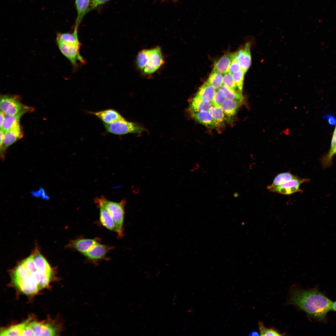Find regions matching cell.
Masks as SVG:
<instances>
[{"label": "cell", "instance_id": "obj_1", "mask_svg": "<svg viewBox=\"0 0 336 336\" xmlns=\"http://www.w3.org/2000/svg\"><path fill=\"white\" fill-rule=\"evenodd\" d=\"M333 302L315 289L304 290L293 285L290 289L287 304L296 306L309 316L318 320H324L332 310Z\"/></svg>", "mask_w": 336, "mask_h": 336}, {"label": "cell", "instance_id": "obj_2", "mask_svg": "<svg viewBox=\"0 0 336 336\" xmlns=\"http://www.w3.org/2000/svg\"><path fill=\"white\" fill-rule=\"evenodd\" d=\"M78 28L75 26L72 33H58L56 38L60 52L70 61L75 69L78 67L79 62L82 64L85 63L80 53L81 44L78 37Z\"/></svg>", "mask_w": 336, "mask_h": 336}, {"label": "cell", "instance_id": "obj_3", "mask_svg": "<svg viewBox=\"0 0 336 336\" xmlns=\"http://www.w3.org/2000/svg\"><path fill=\"white\" fill-rule=\"evenodd\" d=\"M164 63L161 50L159 46L141 50L138 53L136 59L137 67L147 74L155 72Z\"/></svg>", "mask_w": 336, "mask_h": 336}, {"label": "cell", "instance_id": "obj_4", "mask_svg": "<svg viewBox=\"0 0 336 336\" xmlns=\"http://www.w3.org/2000/svg\"><path fill=\"white\" fill-rule=\"evenodd\" d=\"M95 202L99 208L102 207L108 212L117 225L122 238L124 236L123 226L125 199L117 203L109 201L105 197L101 196L95 198Z\"/></svg>", "mask_w": 336, "mask_h": 336}, {"label": "cell", "instance_id": "obj_5", "mask_svg": "<svg viewBox=\"0 0 336 336\" xmlns=\"http://www.w3.org/2000/svg\"><path fill=\"white\" fill-rule=\"evenodd\" d=\"M106 131L110 133L121 135L128 133H140L144 128L134 123L126 121L120 120L109 124H103Z\"/></svg>", "mask_w": 336, "mask_h": 336}, {"label": "cell", "instance_id": "obj_6", "mask_svg": "<svg viewBox=\"0 0 336 336\" xmlns=\"http://www.w3.org/2000/svg\"><path fill=\"white\" fill-rule=\"evenodd\" d=\"M309 181L310 180L307 178L301 179L298 177L288 181L279 186L273 187H267V189L272 192L289 195L296 192H302V190L300 189V185Z\"/></svg>", "mask_w": 336, "mask_h": 336}, {"label": "cell", "instance_id": "obj_7", "mask_svg": "<svg viewBox=\"0 0 336 336\" xmlns=\"http://www.w3.org/2000/svg\"><path fill=\"white\" fill-rule=\"evenodd\" d=\"M0 108L5 115L16 114L27 108L16 97L9 95H3L1 97Z\"/></svg>", "mask_w": 336, "mask_h": 336}, {"label": "cell", "instance_id": "obj_8", "mask_svg": "<svg viewBox=\"0 0 336 336\" xmlns=\"http://www.w3.org/2000/svg\"><path fill=\"white\" fill-rule=\"evenodd\" d=\"M22 137L20 124L4 132L2 145L0 147V157L3 160L5 158V152L11 145Z\"/></svg>", "mask_w": 336, "mask_h": 336}, {"label": "cell", "instance_id": "obj_9", "mask_svg": "<svg viewBox=\"0 0 336 336\" xmlns=\"http://www.w3.org/2000/svg\"><path fill=\"white\" fill-rule=\"evenodd\" d=\"M12 279L15 286L25 294H34L40 289L38 284L31 276L24 279L12 277Z\"/></svg>", "mask_w": 336, "mask_h": 336}, {"label": "cell", "instance_id": "obj_10", "mask_svg": "<svg viewBox=\"0 0 336 336\" xmlns=\"http://www.w3.org/2000/svg\"><path fill=\"white\" fill-rule=\"evenodd\" d=\"M250 44L245 43L236 52L234 53V58L239 63L242 70L245 73L248 70L251 64Z\"/></svg>", "mask_w": 336, "mask_h": 336}, {"label": "cell", "instance_id": "obj_11", "mask_svg": "<svg viewBox=\"0 0 336 336\" xmlns=\"http://www.w3.org/2000/svg\"><path fill=\"white\" fill-rule=\"evenodd\" d=\"M31 254L38 272L50 278L52 273V268L39 249L36 247Z\"/></svg>", "mask_w": 336, "mask_h": 336}, {"label": "cell", "instance_id": "obj_12", "mask_svg": "<svg viewBox=\"0 0 336 336\" xmlns=\"http://www.w3.org/2000/svg\"><path fill=\"white\" fill-rule=\"evenodd\" d=\"M89 113L97 117L104 124H109L116 121L125 120L118 112L112 109L97 112H89Z\"/></svg>", "mask_w": 336, "mask_h": 336}, {"label": "cell", "instance_id": "obj_13", "mask_svg": "<svg viewBox=\"0 0 336 336\" xmlns=\"http://www.w3.org/2000/svg\"><path fill=\"white\" fill-rule=\"evenodd\" d=\"M112 247L96 243L88 251L83 253L89 259L95 261L104 258Z\"/></svg>", "mask_w": 336, "mask_h": 336}, {"label": "cell", "instance_id": "obj_14", "mask_svg": "<svg viewBox=\"0 0 336 336\" xmlns=\"http://www.w3.org/2000/svg\"><path fill=\"white\" fill-rule=\"evenodd\" d=\"M98 242V239L79 238L70 241L67 247L74 249L83 254Z\"/></svg>", "mask_w": 336, "mask_h": 336}, {"label": "cell", "instance_id": "obj_15", "mask_svg": "<svg viewBox=\"0 0 336 336\" xmlns=\"http://www.w3.org/2000/svg\"><path fill=\"white\" fill-rule=\"evenodd\" d=\"M234 58V53L230 52L226 53L215 63L212 71L223 74L229 72L231 63Z\"/></svg>", "mask_w": 336, "mask_h": 336}, {"label": "cell", "instance_id": "obj_16", "mask_svg": "<svg viewBox=\"0 0 336 336\" xmlns=\"http://www.w3.org/2000/svg\"><path fill=\"white\" fill-rule=\"evenodd\" d=\"M30 324L35 336H54L57 333L55 328L50 323L31 321Z\"/></svg>", "mask_w": 336, "mask_h": 336}, {"label": "cell", "instance_id": "obj_17", "mask_svg": "<svg viewBox=\"0 0 336 336\" xmlns=\"http://www.w3.org/2000/svg\"><path fill=\"white\" fill-rule=\"evenodd\" d=\"M190 112L192 117L194 119L207 128H214L218 125L208 111Z\"/></svg>", "mask_w": 336, "mask_h": 336}, {"label": "cell", "instance_id": "obj_18", "mask_svg": "<svg viewBox=\"0 0 336 336\" xmlns=\"http://www.w3.org/2000/svg\"><path fill=\"white\" fill-rule=\"evenodd\" d=\"M99 208L100 220L102 224L107 229L116 232L118 237L121 238L119 229L112 218L104 208L102 207Z\"/></svg>", "mask_w": 336, "mask_h": 336}, {"label": "cell", "instance_id": "obj_19", "mask_svg": "<svg viewBox=\"0 0 336 336\" xmlns=\"http://www.w3.org/2000/svg\"><path fill=\"white\" fill-rule=\"evenodd\" d=\"M215 89L207 81L199 88L195 96L205 102L212 101L215 93Z\"/></svg>", "mask_w": 336, "mask_h": 336}, {"label": "cell", "instance_id": "obj_20", "mask_svg": "<svg viewBox=\"0 0 336 336\" xmlns=\"http://www.w3.org/2000/svg\"><path fill=\"white\" fill-rule=\"evenodd\" d=\"M28 110L27 108L16 114L5 115L2 127L0 129L5 132L20 124V118Z\"/></svg>", "mask_w": 336, "mask_h": 336}, {"label": "cell", "instance_id": "obj_21", "mask_svg": "<svg viewBox=\"0 0 336 336\" xmlns=\"http://www.w3.org/2000/svg\"><path fill=\"white\" fill-rule=\"evenodd\" d=\"M336 147V126L333 132L331 146L329 152L324 155L320 159L321 165L323 169H325L330 167L332 165V156L333 152Z\"/></svg>", "mask_w": 336, "mask_h": 336}, {"label": "cell", "instance_id": "obj_22", "mask_svg": "<svg viewBox=\"0 0 336 336\" xmlns=\"http://www.w3.org/2000/svg\"><path fill=\"white\" fill-rule=\"evenodd\" d=\"M242 101L226 99L221 106L224 115L228 117L233 116L241 104Z\"/></svg>", "mask_w": 336, "mask_h": 336}, {"label": "cell", "instance_id": "obj_23", "mask_svg": "<svg viewBox=\"0 0 336 336\" xmlns=\"http://www.w3.org/2000/svg\"><path fill=\"white\" fill-rule=\"evenodd\" d=\"M91 0H76L75 4L77 11V17L75 26L78 27L83 16L88 11Z\"/></svg>", "mask_w": 336, "mask_h": 336}, {"label": "cell", "instance_id": "obj_24", "mask_svg": "<svg viewBox=\"0 0 336 336\" xmlns=\"http://www.w3.org/2000/svg\"><path fill=\"white\" fill-rule=\"evenodd\" d=\"M31 320L30 318L24 322L1 331L0 336H21V333L27 325Z\"/></svg>", "mask_w": 336, "mask_h": 336}, {"label": "cell", "instance_id": "obj_25", "mask_svg": "<svg viewBox=\"0 0 336 336\" xmlns=\"http://www.w3.org/2000/svg\"><path fill=\"white\" fill-rule=\"evenodd\" d=\"M212 106V101L205 102L195 96L191 100L190 110V112L208 111Z\"/></svg>", "mask_w": 336, "mask_h": 336}, {"label": "cell", "instance_id": "obj_26", "mask_svg": "<svg viewBox=\"0 0 336 336\" xmlns=\"http://www.w3.org/2000/svg\"><path fill=\"white\" fill-rule=\"evenodd\" d=\"M298 178L289 172L281 173L278 174L274 179L272 184L267 187H273L279 186L292 179Z\"/></svg>", "mask_w": 336, "mask_h": 336}, {"label": "cell", "instance_id": "obj_27", "mask_svg": "<svg viewBox=\"0 0 336 336\" xmlns=\"http://www.w3.org/2000/svg\"><path fill=\"white\" fill-rule=\"evenodd\" d=\"M222 74L220 72L212 71L207 82L215 90H218L222 85Z\"/></svg>", "mask_w": 336, "mask_h": 336}, {"label": "cell", "instance_id": "obj_28", "mask_svg": "<svg viewBox=\"0 0 336 336\" xmlns=\"http://www.w3.org/2000/svg\"><path fill=\"white\" fill-rule=\"evenodd\" d=\"M30 275L22 262L18 264L12 273V277L21 279L26 278Z\"/></svg>", "mask_w": 336, "mask_h": 336}, {"label": "cell", "instance_id": "obj_29", "mask_svg": "<svg viewBox=\"0 0 336 336\" xmlns=\"http://www.w3.org/2000/svg\"><path fill=\"white\" fill-rule=\"evenodd\" d=\"M258 326L260 335L261 336H282L284 333H281L277 329L265 327L261 321H259Z\"/></svg>", "mask_w": 336, "mask_h": 336}, {"label": "cell", "instance_id": "obj_30", "mask_svg": "<svg viewBox=\"0 0 336 336\" xmlns=\"http://www.w3.org/2000/svg\"><path fill=\"white\" fill-rule=\"evenodd\" d=\"M224 92L227 99L242 101L243 97L242 93L234 91L223 85L220 88Z\"/></svg>", "mask_w": 336, "mask_h": 336}, {"label": "cell", "instance_id": "obj_31", "mask_svg": "<svg viewBox=\"0 0 336 336\" xmlns=\"http://www.w3.org/2000/svg\"><path fill=\"white\" fill-rule=\"evenodd\" d=\"M226 99L224 92L222 90L219 88L216 91L211 101L212 105L217 107H221Z\"/></svg>", "mask_w": 336, "mask_h": 336}, {"label": "cell", "instance_id": "obj_32", "mask_svg": "<svg viewBox=\"0 0 336 336\" xmlns=\"http://www.w3.org/2000/svg\"><path fill=\"white\" fill-rule=\"evenodd\" d=\"M218 124L222 122L224 119V114L221 107L211 106L208 111Z\"/></svg>", "mask_w": 336, "mask_h": 336}, {"label": "cell", "instance_id": "obj_33", "mask_svg": "<svg viewBox=\"0 0 336 336\" xmlns=\"http://www.w3.org/2000/svg\"><path fill=\"white\" fill-rule=\"evenodd\" d=\"M224 74L222 79L223 84L234 91H239L233 78L232 74L230 72H228Z\"/></svg>", "mask_w": 336, "mask_h": 336}, {"label": "cell", "instance_id": "obj_34", "mask_svg": "<svg viewBox=\"0 0 336 336\" xmlns=\"http://www.w3.org/2000/svg\"><path fill=\"white\" fill-rule=\"evenodd\" d=\"M245 74V73L242 70L232 74L238 89L241 93H242Z\"/></svg>", "mask_w": 336, "mask_h": 336}, {"label": "cell", "instance_id": "obj_35", "mask_svg": "<svg viewBox=\"0 0 336 336\" xmlns=\"http://www.w3.org/2000/svg\"><path fill=\"white\" fill-rule=\"evenodd\" d=\"M22 262L30 274L37 271L31 254Z\"/></svg>", "mask_w": 336, "mask_h": 336}, {"label": "cell", "instance_id": "obj_36", "mask_svg": "<svg viewBox=\"0 0 336 336\" xmlns=\"http://www.w3.org/2000/svg\"><path fill=\"white\" fill-rule=\"evenodd\" d=\"M242 70L241 67L238 62L234 58L231 62L230 68L229 71L231 73L238 72Z\"/></svg>", "mask_w": 336, "mask_h": 336}, {"label": "cell", "instance_id": "obj_37", "mask_svg": "<svg viewBox=\"0 0 336 336\" xmlns=\"http://www.w3.org/2000/svg\"><path fill=\"white\" fill-rule=\"evenodd\" d=\"M31 321L24 328L21 333V336H35V333L30 324Z\"/></svg>", "mask_w": 336, "mask_h": 336}, {"label": "cell", "instance_id": "obj_38", "mask_svg": "<svg viewBox=\"0 0 336 336\" xmlns=\"http://www.w3.org/2000/svg\"><path fill=\"white\" fill-rule=\"evenodd\" d=\"M110 0H91L88 11L94 9L98 6L103 4Z\"/></svg>", "mask_w": 336, "mask_h": 336}, {"label": "cell", "instance_id": "obj_39", "mask_svg": "<svg viewBox=\"0 0 336 336\" xmlns=\"http://www.w3.org/2000/svg\"><path fill=\"white\" fill-rule=\"evenodd\" d=\"M324 118L328 119L329 124L331 125H334L336 124V118L331 114H326L324 117Z\"/></svg>", "mask_w": 336, "mask_h": 336}, {"label": "cell", "instance_id": "obj_40", "mask_svg": "<svg viewBox=\"0 0 336 336\" xmlns=\"http://www.w3.org/2000/svg\"><path fill=\"white\" fill-rule=\"evenodd\" d=\"M5 114L2 111H0V128H1L2 126V124L4 120Z\"/></svg>", "mask_w": 336, "mask_h": 336}, {"label": "cell", "instance_id": "obj_41", "mask_svg": "<svg viewBox=\"0 0 336 336\" xmlns=\"http://www.w3.org/2000/svg\"><path fill=\"white\" fill-rule=\"evenodd\" d=\"M249 335L251 336H257L259 335V333L255 331H253L251 332L250 333Z\"/></svg>", "mask_w": 336, "mask_h": 336}, {"label": "cell", "instance_id": "obj_42", "mask_svg": "<svg viewBox=\"0 0 336 336\" xmlns=\"http://www.w3.org/2000/svg\"><path fill=\"white\" fill-rule=\"evenodd\" d=\"M332 310L336 311V301L333 302L332 306Z\"/></svg>", "mask_w": 336, "mask_h": 336}, {"label": "cell", "instance_id": "obj_43", "mask_svg": "<svg viewBox=\"0 0 336 336\" xmlns=\"http://www.w3.org/2000/svg\"><path fill=\"white\" fill-rule=\"evenodd\" d=\"M239 196V194L238 192H235L233 194V197L235 198H237Z\"/></svg>", "mask_w": 336, "mask_h": 336}, {"label": "cell", "instance_id": "obj_44", "mask_svg": "<svg viewBox=\"0 0 336 336\" xmlns=\"http://www.w3.org/2000/svg\"><path fill=\"white\" fill-rule=\"evenodd\" d=\"M335 155H336V147L335 148L332 154L333 157Z\"/></svg>", "mask_w": 336, "mask_h": 336}, {"label": "cell", "instance_id": "obj_45", "mask_svg": "<svg viewBox=\"0 0 336 336\" xmlns=\"http://www.w3.org/2000/svg\"><path fill=\"white\" fill-rule=\"evenodd\" d=\"M172 0V1H177L178 0Z\"/></svg>", "mask_w": 336, "mask_h": 336}]
</instances>
